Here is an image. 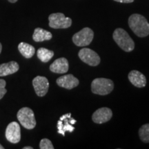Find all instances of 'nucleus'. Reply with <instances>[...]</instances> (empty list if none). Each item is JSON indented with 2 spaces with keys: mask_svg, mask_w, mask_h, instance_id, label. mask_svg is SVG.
Instances as JSON below:
<instances>
[{
  "mask_svg": "<svg viewBox=\"0 0 149 149\" xmlns=\"http://www.w3.org/2000/svg\"><path fill=\"white\" fill-rule=\"evenodd\" d=\"M4 148H3V146H2V145L0 144V149H3Z\"/></svg>",
  "mask_w": 149,
  "mask_h": 149,
  "instance_id": "a878e982",
  "label": "nucleus"
},
{
  "mask_svg": "<svg viewBox=\"0 0 149 149\" xmlns=\"http://www.w3.org/2000/svg\"><path fill=\"white\" fill-rule=\"evenodd\" d=\"M68 68H69L68 61L64 57H61V58L56 59L50 66L51 71L58 74L66 73L68 72Z\"/></svg>",
  "mask_w": 149,
  "mask_h": 149,
  "instance_id": "4468645a",
  "label": "nucleus"
},
{
  "mask_svg": "<svg viewBox=\"0 0 149 149\" xmlns=\"http://www.w3.org/2000/svg\"><path fill=\"white\" fill-rule=\"evenodd\" d=\"M128 22L130 29L137 36L145 37L149 35V23L141 15H131L128 18Z\"/></svg>",
  "mask_w": 149,
  "mask_h": 149,
  "instance_id": "f257e3e1",
  "label": "nucleus"
},
{
  "mask_svg": "<svg viewBox=\"0 0 149 149\" xmlns=\"http://www.w3.org/2000/svg\"><path fill=\"white\" fill-rule=\"evenodd\" d=\"M5 135L7 140L13 144L19 142L21 139V128L19 124L16 122L10 123L6 130Z\"/></svg>",
  "mask_w": 149,
  "mask_h": 149,
  "instance_id": "1a4fd4ad",
  "label": "nucleus"
},
{
  "mask_svg": "<svg viewBox=\"0 0 149 149\" xmlns=\"http://www.w3.org/2000/svg\"><path fill=\"white\" fill-rule=\"evenodd\" d=\"M139 136L144 143H149V124H144L139 130Z\"/></svg>",
  "mask_w": 149,
  "mask_h": 149,
  "instance_id": "6ab92c4d",
  "label": "nucleus"
},
{
  "mask_svg": "<svg viewBox=\"0 0 149 149\" xmlns=\"http://www.w3.org/2000/svg\"><path fill=\"white\" fill-rule=\"evenodd\" d=\"M113 37L116 44L123 51L128 53L133 51L135 48V42L125 30L120 28L115 29Z\"/></svg>",
  "mask_w": 149,
  "mask_h": 149,
  "instance_id": "f03ea898",
  "label": "nucleus"
},
{
  "mask_svg": "<svg viewBox=\"0 0 149 149\" xmlns=\"http://www.w3.org/2000/svg\"><path fill=\"white\" fill-rule=\"evenodd\" d=\"M56 82L59 86L68 89V90L75 88L79 84V79L72 75V74L61 76L56 80Z\"/></svg>",
  "mask_w": 149,
  "mask_h": 149,
  "instance_id": "f8f14e48",
  "label": "nucleus"
},
{
  "mask_svg": "<svg viewBox=\"0 0 149 149\" xmlns=\"http://www.w3.org/2000/svg\"><path fill=\"white\" fill-rule=\"evenodd\" d=\"M33 88L39 97H44L48 93L49 88V82L46 77L43 76H37L33 80Z\"/></svg>",
  "mask_w": 149,
  "mask_h": 149,
  "instance_id": "9d476101",
  "label": "nucleus"
},
{
  "mask_svg": "<svg viewBox=\"0 0 149 149\" xmlns=\"http://www.w3.org/2000/svg\"><path fill=\"white\" fill-rule=\"evenodd\" d=\"M6 82L5 80L0 79V100L3 97V96L7 92L6 89Z\"/></svg>",
  "mask_w": 149,
  "mask_h": 149,
  "instance_id": "412c9836",
  "label": "nucleus"
},
{
  "mask_svg": "<svg viewBox=\"0 0 149 149\" xmlns=\"http://www.w3.org/2000/svg\"><path fill=\"white\" fill-rule=\"evenodd\" d=\"M94 33L90 28H84L72 36V42L76 46L82 47L88 46L92 42Z\"/></svg>",
  "mask_w": 149,
  "mask_h": 149,
  "instance_id": "39448f33",
  "label": "nucleus"
},
{
  "mask_svg": "<svg viewBox=\"0 0 149 149\" xmlns=\"http://www.w3.org/2000/svg\"><path fill=\"white\" fill-rule=\"evenodd\" d=\"M8 1L10 3H15L18 1V0H8Z\"/></svg>",
  "mask_w": 149,
  "mask_h": 149,
  "instance_id": "5701e85b",
  "label": "nucleus"
},
{
  "mask_svg": "<svg viewBox=\"0 0 149 149\" xmlns=\"http://www.w3.org/2000/svg\"><path fill=\"white\" fill-rule=\"evenodd\" d=\"M53 37V35L49 31L41 29V28H37L35 29L34 33L33 35V39L36 42H42L44 41L51 40Z\"/></svg>",
  "mask_w": 149,
  "mask_h": 149,
  "instance_id": "dca6fc26",
  "label": "nucleus"
},
{
  "mask_svg": "<svg viewBox=\"0 0 149 149\" xmlns=\"http://www.w3.org/2000/svg\"><path fill=\"white\" fill-rule=\"evenodd\" d=\"M114 88V83L107 78H97L91 83V91L94 94L107 95Z\"/></svg>",
  "mask_w": 149,
  "mask_h": 149,
  "instance_id": "7ed1b4c3",
  "label": "nucleus"
},
{
  "mask_svg": "<svg viewBox=\"0 0 149 149\" xmlns=\"http://www.w3.org/2000/svg\"><path fill=\"white\" fill-rule=\"evenodd\" d=\"M113 117V112L109 108L103 107L97 110L93 114L92 120L95 124H104L111 120Z\"/></svg>",
  "mask_w": 149,
  "mask_h": 149,
  "instance_id": "9b49d317",
  "label": "nucleus"
},
{
  "mask_svg": "<svg viewBox=\"0 0 149 149\" xmlns=\"http://www.w3.org/2000/svg\"><path fill=\"white\" fill-rule=\"evenodd\" d=\"M18 50L25 58H31L35 53V49L32 45L25 42H21L18 46Z\"/></svg>",
  "mask_w": 149,
  "mask_h": 149,
  "instance_id": "f3484780",
  "label": "nucleus"
},
{
  "mask_svg": "<svg viewBox=\"0 0 149 149\" xmlns=\"http://www.w3.org/2000/svg\"><path fill=\"white\" fill-rule=\"evenodd\" d=\"M49 26L54 29H68L71 26L72 19L70 17H66L61 13L51 14L48 17Z\"/></svg>",
  "mask_w": 149,
  "mask_h": 149,
  "instance_id": "423d86ee",
  "label": "nucleus"
},
{
  "mask_svg": "<svg viewBox=\"0 0 149 149\" xmlns=\"http://www.w3.org/2000/svg\"><path fill=\"white\" fill-rule=\"evenodd\" d=\"M78 56L83 62L91 66H97L101 60L97 53L87 48H81L78 53Z\"/></svg>",
  "mask_w": 149,
  "mask_h": 149,
  "instance_id": "0eeeda50",
  "label": "nucleus"
},
{
  "mask_svg": "<svg viewBox=\"0 0 149 149\" xmlns=\"http://www.w3.org/2000/svg\"><path fill=\"white\" fill-rule=\"evenodd\" d=\"M23 148L24 149H33V147H31V146H26V147H24Z\"/></svg>",
  "mask_w": 149,
  "mask_h": 149,
  "instance_id": "b1692460",
  "label": "nucleus"
},
{
  "mask_svg": "<svg viewBox=\"0 0 149 149\" xmlns=\"http://www.w3.org/2000/svg\"><path fill=\"white\" fill-rule=\"evenodd\" d=\"M17 117L20 124L28 130L33 129L36 126L34 112L28 107L22 108L18 111Z\"/></svg>",
  "mask_w": 149,
  "mask_h": 149,
  "instance_id": "20e7f679",
  "label": "nucleus"
},
{
  "mask_svg": "<svg viewBox=\"0 0 149 149\" xmlns=\"http://www.w3.org/2000/svg\"><path fill=\"white\" fill-rule=\"evenodd\" d=\"M19 68V64L14 61L0 64V77L13 74L18 71Z\"/></svg>",
  "mask_w": 149,
  "mask_h": 149,
  "instance_id": "2eb2a0df",
  "label": "nucleus"
},
{
  "mask_svg": "<svg viewBox=\"0 0 149 149\" xmlns=\"http://www.w3.org/2000/svg\"><path fill=\"white\" fill-rule=\"evenodd\" d=\"M40 148L41 149H53L54 146L51 141H50L48 139L44 138L42 139L40 141Z\"/></svg>",
  "mask_w": 149,
  "mask_h": 149,
  "instance_id": "aec40b11",
  "label": "nucleus"
},
{
  "mask_svg": "<svg viewBox=\"0 0 149 149\" xmlns=\"http://www.w3.org/2000/svg\"><path fill=\"white\" fill-rule=\"evenodd\" d=\"M115 1L120 3H132L133 2L134 0H114Z\"/></svg>",
  "mask_w": 149,
  "mask_h": 149,
  "instance_id": "4be33fe9",
  "label": "nucleus"
},
{
  "mask_svg": "<svg viewBox=\"0 0 149 149\" xmlns=\"http://www.w3.org/2000/svg\"><path fill=\"white\" fill-rule=\"evenodd\" d=\"M128 79L133 86L137 88H143L146 85V78L138 70H132L128 73Z\"/></svg>",
  "mask_w": 149,
  "mask_h": 149,
  "instance_id": "ddd939ff",
  "label": "nucleus"
},
{
  "mask_svg": "<svg viewBox=\"0 0 149 149\" xmlns=\"http://www.w3.org/2000/svg\"><path fill=\"white\" fill-rule=\"evenodd\" d=\"M1 50H2V46H1V43H0V54H1Z\"/></svg>",
  "mask_w": 149,
  "mask_h": 149,
  "instance_id": "393cba45",
  "label": "nucleus"
},
{
  "mask_svg": "<svg viewBox=\"0 0 149 149\" xmlns=\"http://www.w3.org/2000/svg\"><path fill=\"white\" fill-rule=\"evenodd\" d=\"M37 57L42 61V62L46 63L49 61L54 56V52L53 51H50L45 48H39L37 52Z\"/></svg>",
  "mask_w": 149,
  "mask_h": 149,
  "instance_id": "a211bd4d",
  "label": "nucleus"
},
{
  "mask_svg": "<svg viewBox=\"0 0 149 149\" xmlns=\"http://www.w3.org/2000/svg\"><path fill=\"white\" fill-rule=\"evenodd\" d=\"M76 122L77 121L71 117V113H66V114L62 115L57 122L58 133L65 136V132L68 131L70 133H72L74 130V128L72 125L75 124Z\"/></svg>",
  "mask_w": 149,
  "mask_h": 149,
  "instance_id": "6e6552de",
  "label": "nucleus"
}]
</instances>
